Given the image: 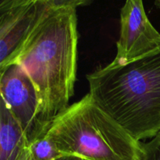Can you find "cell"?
Returning <instances> with one entry per match:
<instances>
[{
    "instance_id": "obj_1",
    "label": "cell",
    "mask_w": 160,
    "mask_h": 160,
    "mask_svg": "<svg viewBox=\"0 0 160 160\" xmlns=\"http://www.w3.org/2000/svg\"><path fill=\"white\" fill-rule=\"evenodd\" d=\"M85 0H52L20 48L13 64L32 81L43 121L52 122L69 107L78 68V16Z\"/></svg>"
},
{
    "instance_id": "obj_2",
    "label": "cell",
    "mask_w": 160,
    "mask_h": 160,
    "mask_svg": "<svg viewBox=\"0 0 160 160\" xmlns=\"http://www.w3.org/2000/svg\"><path fill=\"white\" fill-rule=\"evenodd\" d=\"M96 104L134 139H152L160 131V45L122 64L110 63L87 76Z\"/></svg>"
},
{
    "instance_id": "obj_3",
    "label": "cell",
    "mask_w": 160,
    "mask_h": 160,
    "mask_svg": "<svg viewBox=\"0 0 160 160\" xmlns=\"http://www.w3.org/2000/svg\"><path fill=\"white\" fill-rule=\"evenodd\" d=\"M46 135L63 156L84 160H141L143 143L134 139L88 93L51 123Z\"/></svg>"
},
{
    "instance_id": "obj_4",
    "label": "cell",
    "mask_w": 160,
    "mask_h": 160,
    "mask_svg": "<svg viewBox=\"0 0 160 160\" xmlns=\"http://www.w3.org/2000/svg\"><path fill=\"white\" fill-rule=\"evenodd\" d=\"M0 93L30 145L46 134L48 126L42 118L36 89L20 66L12 64L0 72Z\"/></svg>"
},
{
    "instance_id": "obj_5",
    "label": "cell",
    "mask_w": 160,
    "mask_h": 160,
    "mask_svg": "<svg viewBox=\"0 0 160 160\" xmlns=\"http://www.w3.org/2000/svg\"><path fill=\"white\" fill-rule=\"evenodd\" d=\"M52 0L0 1V72L12 65Z\"/></svg>"
},
{
    "instance_id": "obj_6",
    "label": "cell",
    "mask_w": 160,
    "mask_h": 160,
    "mask_svg": "<svg viewBox=\"0 0 160 160\" xmlns=\"http://www.w3.org/2000/svg\"><path fill=\"white\" fill-rule=\"evenodd\" d=\"M160 45V33L147 17L142 0H128L120 11V38L112 63L122 65L154 51Z\"/></svg>"
},
{
    "instance_id": "obj_7",
    "label": "cell",
    "mask_w": 160,
    "mask_h": 160,
    "mask_svg": "<svg viewBox=\"0 0 160 160\" xmlns=\"http://www.w3.org/2000/svg\"><path fill=\"white\" fill-rule=\"evenodd\" d=\"M0 160H33L26 136L2 99L0 101Z\"/></svg>"
},
{
    "instance_id": "obj_8",
    "label": "cell",
    "mask_w": 160,
    "mask_h": 160,
    "mask_svg": "<svg viewBox=\"0 0 160 160\" xmlns=\"http://www.w3.org/2000/svg\"><path fill=\"white\" fill-rule=\"evenodd\" d=\"M30 148L33 160H57L63 157L46 134L31 144Z\"/></svg>"
},
{
    "instance_id": "obj_9",
    "label": "cell",
    "mask_w": 160,
    "mask_h": 160,
    "mask_svg": "<svg viewBox=\"0 0 160 160\" xmlns=\"http://www.w3.org/2000/svg\"><path fill=\"white\" fill-rule=\"evenodd\" d=\"M141 160H160V131L149 142L143 144Z\"/></svg>"
},
{
    "instance_id": "obj_10",
    "label": "cell",
    "mask_w": 160,
    "mask_h": 160,
    "mask_svg": "<svg viewBox=\"0 0 160 160\" xmlns=\"http://www.w3.org/2000/svg\"><path fill=\"white\" fill-rule=\"evenodd\" d=\"M76 158L75 157H71V156H63V157H61L57 160H75Z\"/></svg>"
},
{
    "instance_id": "obj_11",
    "label": "cell",
    "mask_w": 160,
    "mask_h": 160,
    "mask_svg": "<svg viewBox=\"0 0 160 160\" xmlns=\"http://www.w3.org/2000/svg\"><path fill=\"white\" fill-rule=\"evenodd\" d=\"M155 5H156L159 9H160V0H157V1L155 2Z\"/></svg>"
},
{
    "instance_id": "obj_12",
    "label": "cell",
    "mask_w": 160,
    "mask_h": 160,
    "mask_svg": "<svg viewBox=\"0 0 160 160\" xmlns=\"http://www.w3.org/2000/svg\"><path fill=\"white\" fill-rule=\"evenodd\" d=\"M75 160H84V159H78V158H76Z\"/></svg>"
}]
</instances>
